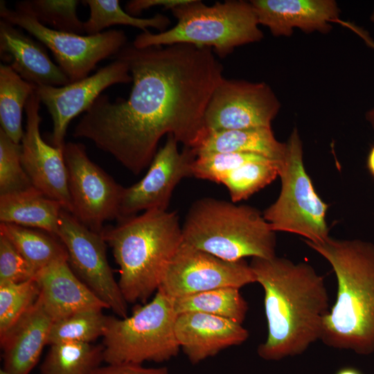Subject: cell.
<instances>
[{
  "mask_svg": "<svg viewBox=\"0 0 374 374\" xmlns=\"http://www.w3.org/2000/svg\"><path fill=\"white\" fill-rule=\"evenodd\" d=\"M280 163L269 159L247 162L229 172L221 184L232 202L247 199L278 177Z\"/></svg>",
  "mask_w": 374,
  "mask_h": 374,
  "instance_id": "obj_29",
  "label": "cell"
},
{
  "mask_svg": "<svg viewBox=\"0 0 374 374\" xmlns=\"http://www.w3.org/2000/svg\"><path fill=\"white\" fill-rule=\"evenodd\" d=\"M63 153L71 214L89 229L100 233L106 221L118 219L125 187L89 159L83 145L66 143Z\"/></svg>",
  "mask_w": 374,
  "mask_h": 374,
  "instance_id": "obj_10",
  "label": "cell"
},
{
  "mask_svg": "<svg viewBox=\"0 0 374 374\" xmlns=\"http://www.w3.org/2000/svg\"><path fill=\"white\" fill-rule=\"evenodd\" d=\"M130 82L132 78L127 64L116 58L93 75L66 85H35V93L52 118V145L64 148L70 122L80 113H84L105 89Z\"/></svg>",
  "mask_w": 374,
  "mask_h": 374,
  "instance_id": "obj_14",
  "label": "cell"
},
{
  "mask_svg": "<svg viewBox=\"0 0 374 374\" xmlns=\"http://www.w3.org/2000/svg\"><path fill=\"white\" fill-rule=\"evenodd\" d=\"M268 159L261 155L238 152H209L196 154L192 163V176L221 184L233 170L250 161Z\"/></svg>",
  "mask_w": 374,
  "mask_h": 374,
  "instance_id": "obj_34",
  "label": "cell"
},
{
  "mask_svg": "<svg viewBox=\"0 0 374 374\" xmlns=\"http://www.w3.org/2000/svg\"><path fill=\"white\" fill-rule=\"evenodd\" d=\"M256 282L243 259L228 261L182 241L157 290L172 299L221 287L240 288Z\"/></svg>",
  "mask_w": 374,
  "mask_h": 374,
  "instance_id": "obj_12",
  "label": "cell"
},
{
  "mask_svg": "<svg viewBox=\"0 0 374 374\" xmlns=\"http://www.w3.org/2000/svg\"><path fill=\"white\" fill-rule=\"evenodd\" d=\"M0 374H9V373H8L7 372H6V371H3V369H1V371H0Z\"/></svg>",
  "mask_w": 374,
  "mask_h": 374,
  "instance_id": "obj_42",
  "label": "cell"
},
{
  "mask_svg": "<svg viewBox=\"0 0 374 374\" xmlns=\"http://www.w3.org/2000/svg\"><path fill=\"white\" fill-rule=\"evenodd\" d=\"M173 299L157 290L149 303L125 318L108 316L103 336L107 364L163 362L177 355Z\"/></svg>",
  "mask_w": 374,
  "mask_h": 374,
  "instance_id": "obj_7",
  "label": "cell"
},
{
  "mask_svg": "<svg viewBox=\"0 0 374 374\" xmlns=\"http://www.w3.org/2000/svg\"><path fill=\"white\" fill-rule=\"evenodd\" d=\"M171 11L177 19L174 26L159 33L143 32L132 44L139 48L190 44L211 48L224 57L235 47L263 38L250 1L228 0L206 6L201 1L188 0Z\"/></svg>",
  "mask_w": 374,
  "mask_h": 374,
  "instance_id": "obj_6",
  "label": "cell"
},
{
  "mask_svg": "<svg viewBox=\"0 0 374 374\" xmlns=\"http://www.w3.org/2000/svg\"><path fill=\"white\" fill-rule=\"evenodd\" d=\"M91 309L72 314L52 323L47 345L62 342L91 344L104 335L108 316Z\"/></svg>",
  "mask_w": 374,
  "mask_h": 374,
  "instance_id": "obj_30",
  "label": "cell"
},
{
  "mask_svg": "<svg viewBox=\"0 0 374 374\" xmlns=\"http://www.w3.org/2000/svg\"><path fill=\"white\" fill-rule=\"evenodd\" d=\"M115 58L125 61L132 78L127 99L100 95L73 132L87 139L137 175L150 164L164 135L184 148L204 136V114L223 79L213 49L190 44L125 45Z\"/></svg>",
  "mask_w": 374,
  "mask_h": 374,
  "instance_id": "obj_1",
  "label": "cell"
},
{
  "mask_svg": "<svg viewBox=\"0 0 374 374\" xmlns=\"http://www.w3.org/2000/svg\"><path fill=\"white\" fill-rule=\"evenodd\" d=\"M52 323L37 299L17 323L0 337L3 370L9 374H29L47 345Z\"/></svg>",
  "mask_w": 374,
  "mask_h": 374,
  "instance_id": "obj_21",
  "label": "cell"
},
{
  "mask_svg": "<svg viewBox=\"0 0 374 374\" xmlns=\"http://www.w3.org/2000/svg\"><path fill=\"white\" fill-rule=\"evenodd\" d=\"M195 157L190 148L179 152L178 142L173 136L168 135L145 175L139 182L124 188L118 220L140 211L167 210L177 185L184 178L192 176V163Z\"/></svg>",
  "mask_w": 374,
  "mask_h": 374,
  "instance_id": "obj_15",
  "label": "cell"
},
{
  "mask_svg": "<svg viewBox=\"0 0 374 374\" xmlns=\"http://www.w3.org/2000/svg\"><path fill=\"white\" fill-rule=\"evenodd\" d=\"M36 275L12 244L0 234V284L25 282L35 278Z\"/></svg>",
  "mask_w": 374,
  "mask_h": 374,
  "instance_id": "obj_35",
  "label": "cell"
},
{
  "mask_svg": "<svg viewBox=\"0 0 374 374\" xmlns=\"http://www.w3.org/2000/svg\"><path fill=\"white\" fill-rule=\"evenodd\" d=\"M344 26L349 28L357 33L363 40L371 48H374V41L369 35L361 28L350 22H345ZM366 119L370 123L374 131V107L368 111L366 114Z\"/></svg>",
  "mask_w": 374,
  "mask_h": 374,
  "instance_id": "obj_38",
  "label": "cell"
},
{
  "mask_svg": "<svg viewBox=\"0 0 374 374\" xmlns=\"http://www.w3.org/2000/svg\"><path fill=\"white\" fill-rule=\"evenodd\" d=\"M175 333L180 348L193 364L240 345L249 337V331L241 323L197 312L178 314Z\"/></svg>",
  "mask_w": 374,
  "mask_h": 374,
  "instance_id": "obj_18",
  "label": "cell"
},
{
  "mask_svg": "<svg viewBox=\"0 0 374 374\" xmlns=\"http://www.w3.org/2000/svg\"><path fill=\"white\" fill-rule=\"evenodd\" d=\"M92 374H169L166 368H145L139 364H107L100 366Z\"/></svg>",
  "mask_w": 374,
  "mask_h": 374,
  "instance_id": "obj_36",
  "label": "cell"
},
{
  "mask_svg": "<svg viewBox=\"0 0 374 374\" xmlns=\"http://www.w3.org/2000/svg\"><path fill=\"white\" fill-rule=\"evenodd\" d=\"M188 1V0H132L127 3L125 10L130 15L137 17L143 10L154 6H161L171 10Z\"/></svg>",
  "mask_w": 374,
  "mask_h": 374,
  "instance_id": "obj_37",
  "label": "cell"
},
{
  "mask_svg": "<svg viewBox=\"0 0 374 374\" xmlns=\"http://www.w3.org/2000/svg\"><path fill=\"white\" fill-rule=\"evenodd\" d=\"M40 104L34 91L25 107L26 125L21 142L22 163L33 186L72 213L63 148L50 145L42 139Z\"/></svg>",
  "mask_w": 374,
  "mask_h": 374,
  "instance_id": "obj_16",
  "label": "cell"
},
{
  "mask_svg": "<svg viewBox=\"0 0 374 374\" xmlns=\"http://www.w3.org/2000/svg\"><path fill=\"white\" fill-rule=\"evenodd\" d=\"M285 143V156L279 168L280 193L263 216L275 232L294 233L314 243L324 242L330 237L326 222L328 204L317 194L305 170L296 127Z\"/></svg>",
  "mask_w": 374,
  "mask_h": 374,
  "instance_id": "obj_8",
  "label": "cell"
},
{
  "mask_svg": "<svg viewBox=\"0 0 374 374\" xmlns=\"http://www.w3.org/2000/svg\"><path fill=\"white\" fill-rule=\"evenodd\" d=\"M33 186L21 160V145L0 129V195Z\"/></svg>",
  "mask_w": 374,
  "mask_h": 374,
  "instance_id": "obj_33",
  "label": "cell"
},
{
  "mask_svg": "<svg viewBox=\"0 0 374 374\" xmlns=\"http://www.w3.org/2000/svg\"><path fill=\"white\" fill-rule=\"evenodd\" d=\"M181 230L184 242L225 260L276 256V232L251 206L199 199L190 208Z\"/></svg>",
  "mask_w": 374,
  "mask_h": 374,
  "instance_id": "obj_5",
  "label": "cell"
},
{
  "mask_svg": "<svg viewBox=\"0 0 374 374\" xmlns=\"http://www.w3.org/2000/svg\"><path fill=\"white\" fill-rule=\"evenodd\" d=\"M35 85L24 80L9 65H0V123L1 129L16 143H20L22 111Z\"/></svg>",
  "mask_w": 374,
  "mask_h": 374,
  "instance_id": "obj_25",
  "label": "cell"
},
{
  "mask_svg": "<svg viewBox=\"0 0 374 374\" xmlns=\"http://www.w3.org/2000/svg\"><path fill=\"white\" fill-rule=\"evenodd\" d=\"M77 0H29L18 2L19 8L43 25L55 30L81 35L84 22L77 15Z\"/></svg>",
  "mask_w": 374,
  "mask_h": 374,
  "instance_id": "obj_31",
  "label": "cell"
},
{
  "mask_svg": "<svg viewBox=\"0 0 374 374\" xmlns=\"http://www.w3.org/2000/svg\"><path fill=\"white\" fill-rule=\"evenodd\" d=\"M82 2L89 8V17L84 22V33L87 35L99 34L105 28L114 25L133 26L143 32L152 28L161 33L166 30L171 23L168 17L161 14L148 18L131 15L121 7L118 0H85Z\"/></svg>",
  "mask_w": 374,
  "mask_h": 374,
  "instance_id": "obj_28",
  "label": "cell"
},
{
  "mask_svg": "<svg viewBox=\"0 0 374 374\" xmlns=\"http://www.w3.org/2000/svg\"><path fill=\"white\" fill-rule=\"evenodd\" d=\"M304 242L330 263L337 283L335 302L323 319L320 340L333 348L372 354L374 244L330 237L319 243Z\"/></svg>",
  "mask_w": 374,
  "mask_h": 374,
  "instance_id": "obj_3",
  "label": "cell"
},
{
  "mask_svg": "<svg viewBox=\"0 0 374 374\" xmlns=\"http://www.w3.org/2000/svg\"><path fill=\"white\" fill-rule=\"evenodd\" d=\"M335 374H362L358 369L351 367L346 366L338 370Z\"/></svg>",
  "mask_w": 374,
  "mask_h": 374,
  "instance_id": "obj_40",
  "label": "cell"
},
{
  "mask_svg": "<svg viewBox=\"0 0 374 374\" xmlns=\"http://www.w3.org/2000/svg\"><path fill=\"white\" fill-rule=\"evenodd\" d=\"M264 290L267 337L258 347L263 359L278 361L301 355L320 340L329 312L322 276L307 262L283 258H252L249 264Z\"/></svg>",
  "mask_w": 374,
  "mask_h": 374,
  "instance_id": "obj_2",
  "label": "cell"
},
{
  "mask_svg": "<svg viewBox=\"0 0 374 374\" xmlns=\"http://www.w3.org/2000/svg\"><path fill=\"white\" fill-rule=\"evenodd\" d=\"M177 314L197 312L242 323L248 304L236 287H221L173 299Z\"/></svg>",
  "mask_w": 374,
  "mask_h": 374,
  "instance_id": "obj_26",
  "label": "cell"
},
{
  "mask_svg": "<svg viewBox=\"0 0 374 374\" xmlns=\"http://www.w3.org/2000/svg\"><path fill=\"white\" fill-rule=\"evenodd\" d=\"M57 238L68 253L74 273L120 318L127 317V301L116 281L106 256V242L100 233L81 223L62 209Z\"/></svg>",
  "mask_w": 374,
  "mask_h": 374,
  "instance_id": "obj_11",
  "label": "cell"
},
{
  "mask_svg": "<svg viewBox=\"0 0 374 374\" xmlns=\"http://www.w3.org/2000/svg\"><path fill=\"white\" fill-rule=\"evenodd\" d=\"M259 24L275 37H290L294 28L310 33H328L339 20L340 10L334 0H252Z\"/></svg>",
  "mask_w": 374,
  "mask_h": 374,
  "instance_id": "obj_17",
  "label": "cell"
},
{
  "mask_svg": "<svg viewBox=\"0 0 374 374\" xmlns=\"http://www.w3.org/2000/svg\"><path fill=\"white\" fill-rule=\"evenodd\" d=\"M371 20L374 22V8L371 15Z\"/></svg>",
  "mask_w": 374,
  "mask_h": 374,
  "instance_id": "obj_41",
  "label": "cell"
},
{
  "mask_svg": "<svg viewBox=\"0 0 374 374\" xmlns=\"http://www.w3.org/2000/svg\"><path fill=\"white\" fill-rule=\"evenodd\" d=\"M103 359V345L62 342L51 345L41 374H92Z\"/></svg>",
  "mask_w": 374,
  "mask_h": 374,
  "instance_id": "obj_27",
  "label": "cell"
},
{
  "mask_svg": "<svg viewBox=\"0 0 374 374\" xmlns=\"http://www.w3.org/2000/svg\"><path fill=\"white\" fill-rule=\"evenodd\" d=\"M280 103L265 82L223 79L213 91L204 114L206 131L271 127Z\"/></svg>",
  "mask_w": 374,
  "mask_h": 374,
  "instance_id": "obj_13",
  "label": "cell"
},
{
  "mask_svg": "<svg viewBox=\"0 0 374 374\" xmlns=\"http://www.w3.org/2000/svg\"><path fill=\"white\" fill-rule=\"evenodd\" d=\"M366 167L374 178V145L371 146L366 159Z\"/></svg>",
  "mask_w": 374,
  "mask_h": 374,
  "instance_id": "obj_39",
  "label": "cell"
},
{
  "mask_svg": "<svg viewBox=\"0 0 374 374\" xmlns=\"http://www.w3.org/2000/svg\"><path fill=\"white\" fill-rule=\"evenodd\" d=\"M0 234L12 244L37 274L57 260H68L63 243L48 233L14 224L1 223Z\"/></svg>",
  "mask_w": 374,
  "mask_h": 374,
  "instance_id": "obj_24",
  "label": "cell"
},
{
  "mask_svg": "<svg viewBox=\"0 0 374 374\" xmlns=\"http://www.w3.org/2000/svg\"><path fill=\"white\" fill-rule=\"evenodd\" d=\"M100 234L119 266L118 283L127 303L145 302L157 291L183 241L177 213L167 210H149L119 220Z\"/></svg>",
  "mask_w": 374,
  "mask_h": 374,
  "instance_id": "obj_4",
  "label": "cell"
},
{
  "mask_svg": "<svg viewBox=\"0 0 374 374\" xmlns=\"http://www.w3.org/2000/svg\"><path fill=\"white\" fill-rule=\"evenodd\" d=\"M62 209L58 202L34 186L0 195L1 223L37 229L57 238Z\"/></svg>",
  "mask_w": 374,
  "mask_h": 374,
  "instance_id": "obj_22",
  "label": "cell"
},
{
  "mask_svg": "<svg viewBox=\"0 0 374 374\" xmlns=\"http://www.w3.org/2000/svg\"><path fill=\"white\" fill-rule=\"evenodd\" d=\"M0 17L47 46L71 82L89 76L99 62L115 56L127 42V36L121 30H109L94 35L55 30L19 8H8L4 1H0Z\"/></svg>",
  "mask_w": 374,
  "mask_h": 374,
  "instance_id": "obj_9",
  "label": "cell"
},
{
  "mask_svg": "<svg viewBox=\"0 0 374 374\" xmlns=\"http://www.w3.org/2000/svg\"><path fill=\"white\" fill-rule=\"evenodd\" d=\"M195 154L209 152L250 153L282 163L286 143L278 141L271 127L206 131L197 145Z\"/></svg>",
  "mask_w": 374,
  "mask_h": 374,
  "instance_id": "obj_23",
  "label": "cell"
},
{
  "mask_svg": "<svg viewBox=\"0 0 374 374\" xmlns=\"http://www.w3.org/2000/svg\"><path fill=\"white\" fill-rule=\"evenodd\" d=\"M0 55L18 75L34 85L60 87L71 82L39 44L3 19L0 20Z\"/></svg>",
  "mask_w": 374,
  "mask_h": 374,
  "instance_id": "obj_20",
  "label": "cell"
},
{
  "mask_svg": "<svg viewBox=\"0 0 374 374\" xmlns=\"http://www.w3.org/2000/svg\"><path fill=\"white\" fill-rule=\"evenodd\" d=\"M35 279L39 287L38 299L53 323L80 311L108 308L74 273L66 259L44 267Z\"/></svg>",
  "mask_w": 374,
  "mask_h": 374,
  "instance_id": "obj_19",
  "label": "cell"
},
{
  "mask_svg": "<svg viewBox=\"0 0 374 374\" xmlns=\"http://www.w3.org/2000/svg\"><path fill=\"white\" fill-rule=\"evenodd\" d=\"M39 295L35 278L19 283L0 284V337L29 310Z\"/></svg>",
  "mask_w": 374,
  "mask_h": 374,
  "instance_id": "obj_32",
  "label": "cell"
}]
</instances>
